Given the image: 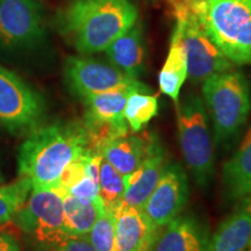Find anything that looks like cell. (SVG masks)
Returning a JSON list of instances; mask_svg holds the SVG:
<instances>
[{"label":"cell","instance_id":"484cf974","mask_svg":"<svg viewBox=\"0 0 251 251\" xmlns=\"http://www.w3.org/2000/svg\"><path fill=\"white\" fill-rule=\"evenodd\" d=\"M174 17L179 14H192L201 21L211 0H168Z\"/></svg>","mask_w":251,"mask_h":251},{"label":"cell","instance_id":"52a82bcc","mask_svg":"<svg viewBox=\"0 0 251 251\" xmlns=\"http://www.w3.org/2000/svg\"><path fill=\"white\" fill-rule=\"evenodd\" d=\"M64 76L69 87L81 99L118 90L150 92L139 79L126 76L114 65L90 57H69L64 64Z\"/></svg>","mask_w":251,"mask_h":251},{"label":"cell","instance_id":"ac0fdd59","mask_svg":"<svg viewBox=\"0 0 251 251\" xmlns=\"http://www.w3.org/2000/svg\"><path fill=\"white\" fill-rule=\"evenodd\" d=\"M222 187L226 199L240 202L251 194V127L236 151L222 168Z\"/></svg>","mask_w":251,"mask_h":251},{"label":"cell","instance_id":"8fae6325","mask_svg":"<svg viewBox=\"0 0 251 251\" xmlns=\"http://www.w3.org/2000/svg\"><path fill=\"white\" fill-rule=\"evenodd\" d=\"M187 199L186 174L178 163H168L156 187L140 209L156 228L161 229L180 214Z\"/></svg>","mask_w":251,"mask_h":251},{"label":"cell","instance_id":"277c9868","mask_svg":"<svg viewBox=\"0 0 251 251\" xmlns=\"http://www.w3.org/2000/svg\"><path fill=\"white\" fill-rule=\"evenodd\" d=\"M177 106L178 136L181 152L200 187L206 188L214 175V147L202 98L188 93Z\"/></svg>","mask_w":251,"mask_h":251},{"label":"cell","instance_id":"d6986e66","mask_svg":"<svg viewBox=\"0 0 251 251\" xmlns=\"http://www.w3.org/2000/svg\"><path fill=\"white\" fill-rule=\"evenodd\" d=\"M112 65L126 76L137 79L144 70L146 48L141 25L135 23L129 29L113 41L105 50Z\"/></svg>","mask_w":251,"mask_h":251},{"label":"cell","instance_id":"7c38bea8","mask_svg":"<svg viewBox=\"0 0 251 251\" xmlns=\"http://www.w3.org/2000/svg\"><path fill=\"white\" fill-rule=\"evenodd\" d=\"M43 19L36 0H0V43L29 46L42 39Z\"/></svg>","mask_w":251,"mask_h":251},{"label":"cell","instance_id":"ba28073f","mask_svg":"<svg viewBox=\"0 0 251 251\" xmlns=\"http://www.w3.org/2000/svg\"><path fill=\"white\" fill-rule=\"evenodd\" d=\"M43 113L40 94L14 72L0 67V126L11 131L33 130Z\"/></svg>","mask_w":251,"mask_h":251},{"label":"cell","instance_id":"8992f818","mask_svg":"<svg viewBox=\"0 0 251 251\" xmlns=\"http://www.w3.org/2000/svg\"><path fill=\"white\" fill-rule=\"evenodd\" d=\"M19 228L42 246L54 249L69 236L64 226L62 194L55 188H33L13 219Z\"/></svg>","mask_w":251,"mask_h":251},{"label":"cell","instance_id":"9a60e30c","mask_svg":"<svg viewBox=\"0 0 251 251\" xmlns=\"http://www.w3.org/2000/svg\"><path fill=\"white\" fill-rule=\"evenodd\" d=\"M113 216L117 251H147L161 230L136 207L121 205L113 212Z\"/></svg>","mask_w":251,"mask_h":251},{"label":"cell","instance_id":"e0dca14e","mask_svg":"<svg viewBox=\"0 0 251 251\" xmlns=\"http://www.w3.org/2000/svg\"><path fill=\"white\" fill-rule=\"evenodd\" d=\"M251 240V194L209 237L206 251H246Z\"/></svg>","mask_w":251,"mask_h":251},{"label":"cell","instance_id":"d4e9b609","mask_svg":"<svg viewBox=\"0 0 251 251\" xmlns=\"http://www.w3.org/2000/svg\"><path fill=\"white\" fill-rule=\"evenodd\" d=\"M97 251L115 250V221L112 212L106 211L99 216L85 237Z\"/></svg>","mask_w":251,"mask_h":251},{"label":"cell","instance_id":"4dcf8cb0","mask_svg":"<svg viewBox=\"0 0 251 251\" xmlns=\"http://www.w3.org/2000/svg\"><path fill=\"white\" fill-rule=\"evenodd\" d=\"M2 183V177H1V175H0V184Z\"/></svg>","mask_w":251,"mask_h":251},{"label":"cell","instance_id":"30bf717a","mask_svg":"<svg viewBox=\"0 0 251 251\" xmlns=\"http://www.w3.org/2000/svg\"><path fill=\"white\" fill-rule=\"evenodd\" d=\"M131 90H118L93 94L83 99L85 126L91 148L99 152L109 140L128 133L125 108Z\"/></svg>","mask_w":251,"mask_h":251},{"label":"cell","instance_id":"44dd1931","mask_svg":"<svg viewBox=\"0 0 251 251\" xmlns=\"http://www.w3.org/2000/svg\"><path fill=\"white\" fill-rule=\"evenodd\" d=\"M61 194L68 235L70 237H85L99 216L105 212L102 201H90L67 192Z\"/></svg>","mask_w":251,"mask_h":251},{"label":"cell","instance_id":"83f0119b","mask_svg":"<svg viewBox=\"0 0 251 251\" xmlns=\"http://www.w3.org/2000/svg\"><path fill=\"white\" fill-rule=\"evenodd\" d=\"M51 251H97L84 237H71L55 247Z\"/></svg>","mask_w":251,"mask_h":251},{"label":"cell","instance_id":"7402d4cb","mask_svg":"<svg viewBox=\"0 0 251 251\" xmlns=\"http://www.w3.org/2000/svg\"><path fill=\"white\" fill-rule=\"evenodd\" d=\"M158 113V100L155 94L133 91L127 99L125 119L134 133H139Z\"/></svg>","mask_w":251,"mask_h":251},{"label":"cell","instance_id":"5b68a950","mask_svg":"<svg viewBox=\"0 0 251 251\" xmlns=\"http://www.w3.org/2000/svg\"><path fill=\"white\" fill-rule=\"evenodd\" d=\"M200 23L233 64H251V0H211Z\"/></svg>","mask_w":251,"mask_h":251},{"label":"cell","instance_id":"603a6c76","mask_svg":"<svg viewBox=\"0 0 251 251\" xmlns=\"http://www.w3.org/2000/svg\"><path fill=\"white\" fill-rule=\"evenodd\" d=\"M125 191L124 176L102 158L99 168V196L106 211L113 213L122 205Z\"/></svg>","mask_w":251,"mask_h":251},{"label":"cell","instance_id":"6da1fadb","mask_svg":"<svg viewBox=\"0 0 251 251\" xmlns=\"http://www.w3.org/2000/svg\"><path fill=\"white\" fill-rule=\"evenodd\" d=\"M89 152L96 151L84 124L35 128L19 151V174L30 180L33 188H55L65 168Z\"/></svg>","mask_w":251,"mask_h":251},{"label":"cell","instance_id":"4fadbf2b","mask_svg":"<svg viewBox=\"0 0 251 251\" xmlns=\"http://www.w3.org/2000/svg\"><path fill=\"white\" fill-rule=\"evenodd\" d=\"M208 229L192 215L176 218L161 228L147 251H206Z\"/></svg>","mask_w":251,"mask_h":251},{"label":"cell","instance_id":"4316f807","mask_svg":"<svg viewBox=\"0 0 251 251\" xmlns=\"http://www.w3.org/2000/svg\"><path fill=\"white\" fill-rule=\"evenodd\" d=\"M71 196H75L80 199L90 200V201H98L99 196V181L94 180L90 176L85 175L80 180H78L74 186H71L67 191Z\"/></svg>","mask_w":251,"mask_h":251},{"label":"cell","instance_id":"5bb4252c","mask_svg":"<svg viewBox=\"0 0 251 251\" xmlns=\"http://www.w3.org/2000/svg\"><path fill=\"white\" fill-rule=\"evenodd\" d=\"M166 165L165 151L155 136L146 158L139 168L124 177L126 191L122 205L141 208L156 187Z\"/></svg>","mask_w":251,"mask_h":251},{"label":"cell","instance_id":"f1b7e54d","mask_svg":"<svg viewBox=\"0 0 251 251\" xmlns=\"http://www.w3.org/2000/svg\"><path fill=\"white\" fill-rule=\"evenodd\" d=\"M0 251H21L19 238L9 231L0 233Z\"/></svg>","mask_w":251,"mask_h":251},{"label":"cell","instance_id":"ffe728a7","mask_svg":"<svg viewBox=\"0 0 251 251\" xmlns=\"http://www.w3.org/2000/svg\"><path fill=\"white\" fill-rule=\"evenodd\" d=\"M187 78L186 54L181 41L180 30L175 27L171 36V45L165 63L158 75V85L162 93L172 99L175 103L179 101L180 90Z\"/></svg>","mask_w":251,"mask_h":251},{"label":"cell","instance_id":"9c48e42d","mask_svg":"<svg viewBox=\"0 0 251 251\" xmlns=\"http://www.w3.org/2000/svg\"><path fill=\"white\" fill-rule=\"evenodd\" d=\"M175 19L186 54L187 77L193 83H201L212 75L233 68V63L213 42L199 19L192 14H179Z\"/></svg>","mask_w":251,"mask_h":251},{"label":"cell","instance_id":"f546056e","mask_svg":"<svg viewBox=\"0 0 251 251\" xmlns=\"http://www.w3.org/2000/svg\"><path fill=\"white\" fill-rule=\"evenodd\" d=\"M246 251H251V240H250V242H249V244H248V247H247V249H246Z\"/></svg>","mask_w":251,"mask_h":251},{"label":"cell","instance_id":"3957f363","mask_svg":"<svg viewBox=\"0 0 251 251\" xmlns=\"http://www.w3.org/2000/svg\"><path fill=\"white\" fill-rule=\"evenodd\" d=\"M202 100L211 115L214 142L226 147L240 133L251 111L250 84L242 72L228 70L202 81Z\"/></svg>","mask_w":251,"mask_h":251},{"label":"cell","instance_id":"cb8c5ba5","mask_svg":"<svg viewBox=\"0 0 251 251\" xmlns=\"http://www.w3.org/2000/svg\"><path fill=\"white\" fill-rule=\"evenodd\" d=\"M30 191V180L23 176L13 183L0 185V226L8 224L15 218L27 201Z\"/></svg>","mask_w":251,"mask_h":251},{"label":"cell","instance_id":"2e32d148","mask_svg":"<svg viewBox=\"0 0 251 251\" xmlns=\"http://www.w3.org/2000/svg\"><path fill=\"white\" fill-rule=\"evenodd\" d=\"M155 136L136 133L124 134L109 140L100 150L102 158L126 177L139 168L148 153Z\"/></svg>","mask_w":251,"mask_h":251},{"label":"cell","instance_id":"7a4b0ae2","mask_svg":"<svg viewBox=\"0 0 251 251\" xmlns=\"http://www.w3.org/2000/svg\"><path fill=\"white\" fill-rule=\"evenodd\" d=\"M129 0H77L63 18L62 28L83 55L105 51L137 21Z\"/></svg>","mask_w":251,"mask_h":251}]
</instances>
